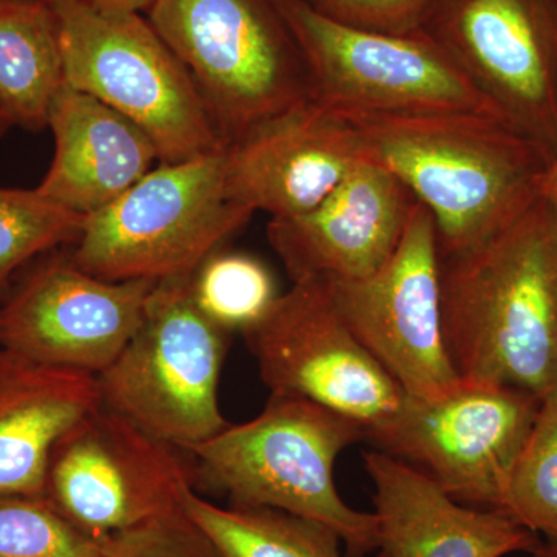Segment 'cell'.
Wrapping results in <instances>:
<instances>
[{"instance_id":"obj_1","label":"cell","mask_w":557,"mask_h":557,"mask_svg":"<svg viewBox=\"0 0 557 557\" xmlns=\"http://www.w3.org/2000/svg\"><path fill=\"white\" fill-rule=\"evenodd\" d=\"M443 336L457 375L539 399L557 391V207L547 194L493 236L440 256Z\"/></svg>"},{"instance_id":"obj_2","label":"cell","mask_w":557,"mask_h":557,"mask_svg":"<svg viewBox=\"0 0 557 557\" xmlns=\"http://www.w3.org/2000/svg\"><path fill=\"white\" fill-rule=\"evenodd\" d=\"M339 113L357 131L366 159L391 171L428 209L440 256L472 247L519 218L545 193L555 160L493 116Z\"/></svg>"},{"instance_id":"obj_3","label":"cell","mask_w":557,"mask_h":557,"mask_svg":"<svg viewBox=\"0 0 557 557\" xmlns=\"http://www.w3.org/2000/svg\"><path fill=\"white\" fill-rule=\"evenodd\" d=\"M366 440L361 424L299 395L271 392L258 417L189 449L233 507L274 508L317 520L351 557L376 549L373 512L351 508L335 483L339 454Z\"/></svg>"},{"instance_id":"obj_4","label":"cell","mask_w":557,"mask_h":557,"mask_svg":"<svg viewBox=\"0 0 557 557\" xmlns=\"http://www.w3.org/2000/svg\"><path fill=\"white\" fill-rule=\"evenodd\" d=\"M53 5L65 84L137 124L159 150L160 163L226 148L196 81L146 14L109 13L87 0Z\"/></svg>"},{"instance_id":"obj_5","label":"cell","mask_w":557,"mask_h":557,"mask_svg":"<svg viewBox=\"0 0 557 557\" xmlns=\"http://www.w3.org/2000/svg\"><path fill=\"white\" fill-rule=\"evenodd\" d=\"M255 212L231 199L225 149L160 163L84 220L70 259L106 281L193 276Z\"/></svg>"},{"instance_id":"obj_6","label":"cell","mask_w":557,"mask_h":557,"mask_svg":"<svg viewBox=\"0 0 557 557\" xmlns=\"http://www.w3.org/2000/svg\"><path fill=\"white\" fill-rule=\"evenodd\" d=\"M146 17L196 81L226 146L313 98L274 0H153Z\"/></svg>"},{"instance_id":"obj_7","label":"cell","mask_w":557,"mask_h":557,"mask_svg":"<svg viewBox=\"0 0 557 557\" xmlns=\"http://www.w3.org/2000/svg\"><path fill=\"white\" fill-rule=\"evenodd\" d=\"M226 347L228 332L199 309L190 276L157 282L129 343L98 375L102 405L189 450L228 426L219 405Z\"/></svg>"},{"instance_id":"obj_8","label":"cell","mask_w":557,"mask_h":557,"mask_svg":"<svg viewBox=\"0 0 557 557\" xmlns=\"http://www.w3.org/2000/svg\"><path fill=\"white\" fill-rule=\"evenodd\" d=\"M274 2L302 53L311 97L321 104L339 112L474 113L505 121L423 32L359 30L322 16L306 0Z\"/></svg>"},{"instance_id":"obj_9","label":"cell","mask_w":557,"mask_h":557,"mask_svg":"<svg viewBox=\"0 0 557 557\" xmlns=\"http://www.w3.org/2000/svg\"><path fill=\"white\" fill-rule=\"evenodd\" d=\"M539 406L541 399L522 388L460 380L438 398L406 397L366 440L423 472L458 504L500 511Z\"/></svg>"},{"instance_id":"obj_10","label":"cell","mask_w":557,"mask_h":557,"mask_svg":"<svg viewBox=\"0 0 557 557\" xmlns=\"http://www.w3.org/2000/svg\"><path fill=\"white\" fill-rule=\"evenodd\" d=\"M509 126L557 153V0H432L420 28Z\"/></svg>"},{"instance_id":"obj_11","label":"cell","mask_w":557,"mask_h":557,"mask_svg":"<svg viewBox=\"0 0 557 557\" xmlns=\"http://www.w3.org/2000/svg\"><path fill=\"white\" fill-rule=\"evenodd\" d=\"M174 446L98 406L54 446L44 497L97 539L183 508L193 490Z\"/></svg>"},{"instance_id":"obj_12","label":"cell","mask_w":557,"mask_h":557,"mask_svg":"<svg viewBox=\"0 0 557 557\" xmlns=\"http://www.w3.org/2000/svg\"><path fill=\"white\" fill-rule=\"evenodd\" d=\"M270 392L299 395L364 428L380 426L406 394L347 327L322 278H300L244 332Z\"/></svg>"},{"instance_id":"obj_13","label":"cell","mask_w":557,"mask_h":557,"mask_svg":"<svg viewBox=\"0 0 557 557\" xmlns=\"http://www.w3.org/2000/svg\"><path fill=\"white\" fill-rule=\"evenodd\" d=\"M322 281L347 327L406 397L438 398L460 383L443 336L437 233L426 208L416 205L397 251L372 276Z\"/></svg>"},{"instance_id":"obj_14","label":"cell","mask_w":557,"mask_h":557,"mask_svg":"<svg viewBox=\"0 0 557 557\" xmlns=\"http://www.w3.org/2000/svg\"><path fill=\"white\" fill-rule=\"evenodd\" d=\"M156 284L106 281L72 259L42 263L0 306V347L98 376L129 343Z\"/></svg>"},{"instance_id":"obj_15","label":"cell","mask_w":557,"mask_h":557,"mask_svg":"<svg viewBox=\"0 0 557 557\" xmlns=\"http://www.w3.org/2000/svg\"><path fill=\"white\" fill-rule=\"evenodd\" d=\"M364 159L355 127L311 98L226 146V186L252 212L295 218L317 208Z\"/></svg>"},{"instance_id":"obj_16","label":"cell","mask_w":557,"mask_h":557,"mask_svg":"<svg viewBox=\"0 0 557 557\" xmlns=\"http://www.w3.org/2000/svg\"><path fill=\"white\" fill-rule=\"evenodd\" d=\"M418 201L386 168L361 160L317 208L271 219L267 237L292 281H357L397 251Z\"/></svg>"},{"instance_id":"obj_17","label":"cell","mask_w":557,"mask_h":557,"mask_svg":"<svg viewBox=\"0 0 557 557\" xmlns=\"http://www.w3.org/2000/svg\"><path fill=\"white\" fill-rule=\"evenodd\" d=\"M362 461L375 487L376 557H509L541 545L505 512L458 504L397 457L373 448Z\"/></svg>"},{"instance_id":"obj_18","label":"cell","mask_w":557,"mask_h":557,"mask_svg":"<svg viewBox=\"0 0 557 557\" xmlns=\"http://www.w3.org/2000/svg\"><path fill=\"white\" fill-rule=\"evenodd\" d=\"M47 127L54 156L36 189L84 218L120 199L160 160L152 139L137 124L65 83L51 104Z\"/></svg>"},{"instance_id":"obj_19","label":"cell","mask_w":557,"mask_h":557,"mask_svg":"<svg viewBox=\"0 0 557 557\" xmlns=\"http://www.w3.org/2000/svg\"><path fill=\"white\" fill-rule=\"evenodd\" d=\"M101 403L98 376L0 347V498L44 497L54 446Z\"/></svg>"},{"instance_id":"obj_20","label":"cell","mask_w":557,"mask_h":557,"mask_svg":"<svg viewBox=\"0 0 557 557\" xmlns=\"http://www.w3.org/2000/svg\"><path fill=\"white\" fill-rule=\"evenodd\" d=\"M61 24L49 0H0V108L13 126L46 129L64 86Z\"/></svg>"},{"instance_id":"obj_21","label":"cell","mask_w":557,"mask_h":557,"mask_svg":"<svg viewBox=\"0 0 557 557\" xmlns=\"http://www.w3.org/2000/svg\"><path fill=\"white\" fill-rule=\"evenodd\" d=\"M183 511L223 557H347L335 531L274 508L219 507L189 490Z\"/></svg>"},{"instance_id":"obj_22","label":"cell","mask_w":557,"mask_h":557,"mask_svg":"<svg viewBox=\"0 0 557 557\" xmlns=\"http://www.w3.org/2000/svg\"><path fill=\"white\" fill-rule=\"evenodd\" d=\"M500 511L537 536L557 541V391L541 399L505 486Z\"/></svg>"},{"instance_id":"obj_23","label":"cell","mask_w":557,"mask_h":557,"mask_svg":"<svg viewBox=\"0 0 557 557\" xmlns=\"http://www.w3.org/2000/svg\"><path fill=\"white\" fill-rule=\"evenodd\" d=\"M194 300L225 332L255 327L278 293L262 260L244 252L215 251L190 276Z\"/></svg>"},{"instance_id":"obj_24","label":"cell","mask_w":557,"mask_h":557,"mask_svg":"<svg viewBox=\"0 0 557 557\" xmlns=\"http://www.w3.org/2000/svg\"><path fill=\"white\" fill-rule=\"evenodd\" d=\"M84 220L36 188H0V293L28 260L60 245L75 244Z\"/></svg>"},{"instance_id":"obj_25","label":"cell","mask_w":557,"mask_h":557,"mask_svg":"<svg viewBox=\"0 0 557 557\" xmlns=\"http://www.w3.org/2000/svg\"><path fill=\"white\" fill-rule=\"evenodd\" d=\"M0 557H108L104 539L70 522L46 497L0 498Z\"/></svg>"},{"instance_id":"obj_26","label":"cell","mask_w":557,"mask_h":557,"mask_svg":"<svg viewBox=\"0 0 557 557\" xmlns=\"http://www.w3.org/2000/svg\"><path fill=\"white\" fill-rule=\"evenodd\" d=\"M108 557H223L182 509L104 539Z\"/></svg>"},{"instance_id":"obj_27","label":"cell","mask_w":557,"mask_h":557,"mask_svg":"<svg viewBox=\"0 0 557 557\" xmlns=\"http://www.w3.org/2000/svg\"><path fill=\"white\" fill-rule=\"evenodd\" d=\"M322 16L359 30L410 35L420 32L432 0H306Z\"/></svg>"},{"instance_id":"obj_28","label":"cell","mask_w":557,"mask_h":557,"mask_svg":"<svg viewBox=\"0 0 557 557\" xmlns=\"http://www.w3.org/2000/svg\"><path fill=\"white\" fill-rule=\"evenodd\" d=\"M98 10L109 13H141L146 14L153 0H87Z\"/></svg>"},{"instance_id":"obj_29","label":"cell","mask_w":557,"mask_h":557,"mask_svg":"<svg viewBox=\"0 0 557 557\" xmlns=\"http://www.w3.org/2000/svg\"><path fill=\"white\" fill-rule=\"evenodd\" d=\"M545 194L552 199L557 207V153L549 168L547 183H545Z\"/></svg>"},{"instance_id":"obj_30","label":"cell","mask_w":557,"mask_h":557,"mask_svg":"<svg viewBox=\"0 0 557 557\" xmlns=\"http://www.w3.org/2000/svg\"><path fill=\"white\" fill-rule=\"evenodd\" d=\"M531 557H557V541H545L541 542V545L534 553H531Z\"/></svg>"},{"instance_id":"obj_31","label":"cell","mask_w":557,"mask_h":557,"mask_svg":"<svg viewBox=\"0 0 557 557\" xmlns=\"http://www.w3.org/2000/svg\"><path fill=\"white\" fill-rule=\"evenodd\" d=\"M11 127H13V121H11L10 116L0 108V137H3Z\"/></svg>"},{"instance_id":"obj_32","label":"cell","mask_w":557,"mask_h":557,"mask_svg":"<svg viewBox=\"0 0 557 557\" xmlns=\"http://www.w3.org/2000/svg\"><path fill=\"white\" fill-rule=\"evenodd\" d=\"M49 2L54 3L58 2V0H49Z\"/></svg>"},{"instance_id":"obj_33","label":"cell","mask_w":557,"mask_h":557,"mask_svg":"<svg viewBox=\"0 0 557 557\" xmlns=\"http://www.w3.org/2000/svg\"><path fill=\"white\" fill-rule=\"evenodd\" d=\"M509 557H518V556H509Z\"/></svg>"}]
</instances>
